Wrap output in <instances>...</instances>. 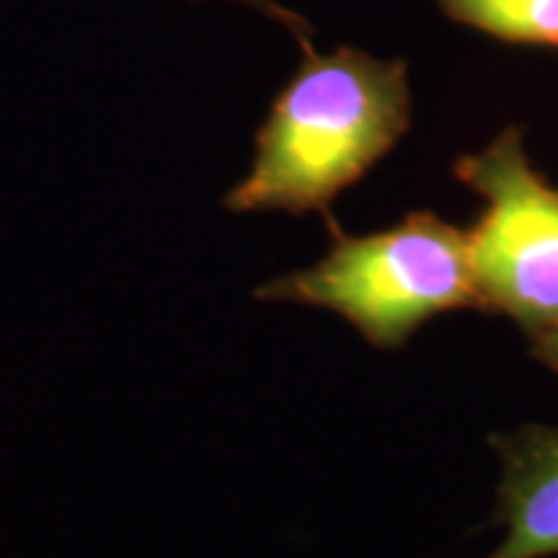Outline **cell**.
<instances>
[{"mask_svg":"<svg viewBox=\"0 0 558 558\" xmlns=\"http://www.w3.org/2000/svg\"><path fill=\"white\" fill-rule=\"evenodd\" d=\"M194 3H197V0H194ZM233 3L251 5V9L262 11L264 16H269L271 21H277V24H282L290 34H295V39L300 41V47H308L311 45V37H313L311 21L303 19L295 11L284 9V5H279L277 0H233Z\"/></svg>","mask_w":558,"mask_h":558,"instance_id":"8992f818","label":"cell"},{"mask_svg":"<svg viewBox=\"0 0 558 558\" xmlns=\"http://www.w3.org/2000/svg\"><path fill=\"white\" fill-rule=\"evenodd\" d=\"M492 445L501 460L494 522L505 541L486 558L558 556V429L527 424Z\"/></svg>","mask_w":558,"mask_h":558,"instance_id":"277c9868","label":"cell"},{"mask_svg":"<svg viewBox=\"0 0 558 558\" xmlns=\"http://www.w3.org/2000/svg\"><path fill=\"white\" fill-rule=\"evenodd\" d=\"M331 233L324 259L262 284L256 298L339 313L380 349L403 347L439 313L478 308L469 233L435 213H411L380 233Z\"/></svg>","mask_w":558,"mask_h":558,"instance_id":"7a4b0ae2","label":"cell"},{"mask_svg":"<svg viewBox=\"0 0 558 558\" xmlns=\"http://www.w3.org/2000/svg\"><path fill=\"white\" fill-rule=\"evenodd\" d=\"M530 357H535L541 365H546L558 373V329L546 333V337L533 339V347H530Z\"/></svg>","mask_w":558,"mask_h":558,"instance_id":"52a82bcc","label":"cell"},{"mask_svg":"<svg viewBox=\"0 0 558 558\" xmlns=\"http://www.w3.org/2000/svg\"><path fill=\"white\" fill-rule=\"evenodd\" d=\"M452 173L486 202L469 230L478 311L512 318L530 341L558 329V190L530 163L520 128H507Z\"/></svg>","mask_w":558,"mask_h":558,"instance_id":"3957f363","label":"cell"},{"mask_svg":"<svg viewBox=\"0 0 558 558\" xmlns=\"http://www.w3.org/2000/svg\"><path fill=\"white\" fill-rule=\"evenodd\" d=\"M411 128L403 60H378L357 47L303 62L271 101L256 132L251 171L222 199L228 213H320L386 158Z\"/></svg>","mask_w":558,"mask_h":558,"instance_id":"6da1fadb","label":"cell"},{"mask_svg":"<svg viewBox=\"0 0 558 558\" xmlns=\"http://www.w3.org/2000/svg\"><path fill=\"white\" fill-rule=\"evenodd\" d=\"M456 24L507 45L558 50V0H437Z\"/></svg>","mask_w":558,"mask_h":558,"instance_id":"5b68a950","label":"cell"}]
</instances>
